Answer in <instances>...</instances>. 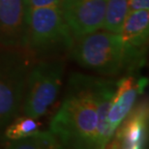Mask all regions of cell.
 <instances>
[{
    "instance_id": "3957f363",
    "label": "cell",
    "mask_w": 149,
    "mask_h": 149,
    "mask_svg": "<svg viewBox=\"0 0 149 149\" xmlns=\"http://www.w3.org/2000/svg\"><path fill=\"white\" fill-rule=\"evenodd\" d=\"M35 58L25 49L0 47V141L22 112L26 79Z\"/></svg>"
},
{
    "instance_id": "2e32d148",
    "label": "cell",
    "mask_w": 149,
    "mask_h": 149,
    "mask_svg": "<svg viewBox=\"0 0 149 149\" xmlns=\"http://www.w3.org/2000/svg\"><path fill=\"white\" fill-rule=\"evenodd\" d=\"M139 10H149V0H129L128 13Z\"/></svg>"
},
{
    "instance_id": "8992f818",
    "label": "cell",
    "mask_w": 149,
    "mask_h": 149,
    "mask_svg": "<svg viewBox=\"0 0 149 149\" xmlns=\"http://www.w3.org/2000/svg\"><path fill=\"white\" fill-rule=\"evenodd\" d=\"M119 34L124 50V73L134 74L145 64L149 38V11L129 12Z\"/></svg>"
},
{
    "instance_id": "7a4b0ae2",
    "label": "cell",
    "mask_w": 149,
    "mask_h": 149,
    "mask_svg": "<svg viewBox=\"0 0 149 149\" xmlns=\"http://www.w3.org/2000/svg\"><path fill=\"white\" fill-rule=\"evenodd\" d=\"M74 37L59 6L30 8L25 49L35 58H63L70 52Z\"/></svg>"
},
{
    "instance_id": "ba28073f",
    "label": "cell",
    "mask_w": 149,
    "mask_h": 149,
    "mask_svg": "<svg viewBox=\"0 0 149 149\" xmlns=\"http://www.w3.org/2000/svg\"><path fill=\"white\" fill-rule=\"evenodd\" d=\"M28 0H0V47L25 49Z\"/></svg>"
},
{
    "instance_id": "277c9868",
    "label": "cell",
    "mask_w": 149,
    "mask_h": 149,
    "mask_svg": "<svg viewBox=\"0 0 149 149\" xmlns=\"http://www.w3.org/2000/svg\"><path fill=\"white\" fill-rule=\"evenodd\" d=\"M70 57L83 68L104 76L124 73V50L119 33L99 29L74 39Z\"/></svg>"
},
{
    "instance_id": "5bb4252c",
    "label": "cell",
    "mask_w": 149,
    "mask_h": 149,
    "mask_svg": "<svg viewBox=\"0 0 149 149\" xmlns=\"http://www.w3.org/2000/svg\"><path fill=\"white\" fill-rule=\"evenodd\" d=\"M41 124L37 119L22 115L17 116L8 125L3 134V139L11 141L27 136L31 134L37 132Z\"/></svg>"
},
{
    "instance_id": "7c38bea8",
    "label": "cell",
    "mask_w": 149,
    "mask_h": 149,
    "mask_svg": "<svg viewBox=\"0 0 149 149\" xmlns=\"http://www.w3.org/2000/svg\"><path fill=\"white\" fill-rule=\"evenodd\" d=\"M5 146L12 149H56L61 148L58 141L49 131H37L22 139L6 141Z\"/></svg>"
},
{
    "instance_id": "6da1fadb",
    "label": "cell",
    "mask_w": 149,
    "mask_h": 149,
    "mask_svg": "<svg viewBox=\"0 0 149 149\" xmlns=\"http://www.w3.org/2000/svg\"><path fill=\"white\" fill-rule=\"evenodd\" d=\"M93 80L94 77L79 73H74L69 77L63 101L49 125V132L61 147L98 148V114Z\"/></svg>"
},
{
    "instance_id": "52a82bcc",
    "label": "cell",
    "mask_w": 149,
    "mask_h": 149,
    "mask_svg": "<svg viewBox=\"0 0 149 149\" xmlns=\"http://www.w3.org/2000/svg\"><path fill=\"white\" fill-rule=\"evenodd\" d=\"M59 8L74 39L103 29L107 0H62Z\"/></svg>"
},
{
    "instance_id": "4fadbf2b",
    "label": "cell",
    "mask_w": 149,
    "mask_h": 149,
    "mask_svg": "<svg viewBox=\"0 0 149 149\" xmlns=\"http://www.w3.org/2000/svg\"><path fill=\"white\" fill-rule=\"evenodd\" d=\"M129 0H107V8L103 29L119 33L128 14Z\"/></svg>"
},
{
    "instance_id": "9c48e42d",
    "label": "cell",
    "mask_w": 149,
    "mask_h": 149,
    "mask_svg": "<svg viewBox=\"0 0 149 149\" xmlns=\"http://www.w3.org/2000/svg\"><path fill=\"white\" fill-rule=\"evenodd\" d=\"M148 103L142 100L133 107L119 124L107 148L141 149L148 141Z\"/></svg>"
},
{
    "instance_id": "30bf717a",
    "label": "cell",
    "mask_w": 149,
    "mask_h": 149,
    "mask_svg": "<svg viewBox=\"0 0 149 149\" xmlns=\"http://www.w3.org/2000/svg\"><path fill=\"white\" fill-rule=\"evenodd\" d=\"M147 82L146 77H136L135 74H128L116 81L115 92L107 116V130L109 139L136 105L138 98L143 93Z\"/></svg>"
},
{
    "instance_id": "5b68a950",
    "label": "cell",
    "mask_w": 149,
    "mask_h": 149,
    "mask_svg": "<svg viewBox=\"0 0 149 149\" xmlns=\"http://www.w3.org/2000/svg\"><path fill=\"white\" fill-rule=\"evenodd\" d=\"M64 71L63 58L38 59L34 62L26 79L23 115L39 119L47 114L58 98Z\"/></svg>"
},
{
    "instance_id": "8fae6325",
    "label": "cell",
    "mask_w": 149,
    "mask_h": 149,
    "mask_svg": "<svg viewBox=\"0 0 149 149\" xmlns=\"http://www.w3.org/2000/svg\"><path fill=\"white\" fill-rule=\"evenodd\" d=\"M116 81L94 77L93 93L97 106L98 114V148H106L109 142L107 130V116L111 107V103L115 92Z\"/></svg>"
},
{
    "instance_id": "9a60e30c",
    "label": "cell",
    "mask_w": 149,
    "mask_h": 149,
    "mask_svg": "<svg viewBox=\"0 0 149 149\" xmlns=\"http://www.w3.org/2000/svg\"><path fill=\"white\" fill-rule=\"evenodd\" d=\"M62 0H28L30 8L56 7L60 5Z\"/></svg>"
}]
</instances>
